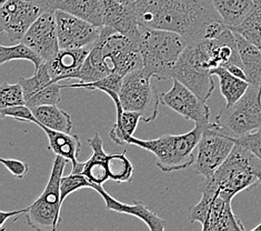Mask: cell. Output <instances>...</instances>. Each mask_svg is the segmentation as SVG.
Instances as JSON below:
<instances>
[{"label": "cell", "instance_id": "4316f807", "mask_svg": "<svg viewBox=\"0 0 261 231\" xmlns=\"http://www.w3.org/2000/svg\"><path fill=\"white\" fill-rule=\"evenodd\" d=\"M214 5L223 23L233 29L250 14L254 0H214Z\"/></svg>", "mask_w": 261, "mask_h": 231}, {"label": "cell", "instance_id": "6da1fadb", "mask_svg": "<svg viewBox=\"0 0 261 231\" xmlns=\"http://www.w3.org/2000/svg\"><path fill=\"white\" fill-rule=\"evenodd\" d=\"M132 8L140 26L173 31L189 42L216 38L228 28L214 0H137Z\"/></svg>", "mask_w": 261, "mask_h": 231}, {"label": "cell", "instance_id": "277c9868", "mask_svg": "<svg viewBox=\"0 0 261 231\" xmlns=\"http://www.w3.org/2000/svg\"><path fill=\"white\" fill-rule=\"evenodd\" d=\"M189 41L173 31L141 26L139 48L142 65L158 80L172 77V70Z\"/></svg>", "mask_w": 261, "mask_h": 231}, {"label": "cell", "instance_id": "8d00e7d4", "mask_svg": "<svg viewBox=\"0 0 261 231\" xmlns=\"http://www.w3.org/2000/svg\"><path fill=\"white\" fill-rule=\"evenodd\" d=\"M28 211V207L23 208L20 210H15V211H0V230L5 229V223L7 222L11 217H19L21 215H26Z\"/></svg>", "mask_w": 261, "mask_h": 231}, {"label": "cell", "instance_id": "f35d334b", "mask_svg": "<svg viewBox=\"0 0 261 231\" xmlns=\"http://www.w3.org/2000/svg\"><path fill=\"white\" fill-rule=\"evenodd\" d=\"M116 2L120 3V4H125V5H132V4L136 3L137 0H116Z\"/></svg>", "mask_w": 261, "mask_h": 231}, {"label": "cell", "instance_id": "8992f818", "mask_svg": "<svg viewBox=\"0 0 261 231\" xmlns=\"http://www.w3.org/2000/svg\"><path fill=\"white\" fill-rule=\"evenodd\" d=\"M152 74L145 67L123 77L119 95L123 109L139 112L141 120L151 122L158 116L160 95L151 84Z\"/></svg>", "mask_w": 261, "mask_h": 231}, {"label": "cell", "instance_id": "7402d4cb", "mask_svg": "<svg viewBox=\"0 0 261 231\" xmlns=\"http://www.w3.org/2000/svg\"><path fill=\"white\" fill-rule=\"evenodd\" d=\"M47 135L49 149L56 155L61 156L69 161H71L72 167L76 166L78 160V153L82 150V140L77 135H71L70 133H63V131L54 130L48 127L38 126Z\"/></svg>", "mask_w": 261, "mask_h": 231}, {"label": "cell", "instance_id": "e575fe53", "mask_svg": "<svg viewBox=\"0 0 261 231\" xmlns=\"http://www.w3.org/2000/svg\"><path fill=\"white\" fill-rule=\"evenodd\" d=\"M0 117H2L3 119H5V118H14V119L18 121L30 122L34 124L37 122L33 109H30L27 105L2 108V110H0Z\"/></svg>", "mask_w": 261, "mask_h": 231}, {"label": "cell", "instance_id": "e0dca14e", "mask_svg": "<svg viewBox=\"0 0 261 231\" xmlns=\"http://www.w3.org/2000/svg\"><path fill=\"white\" fill-rule=\"evenodd\" d=\"M103 26L113 28L127 38L139 43L141 26L137 21L132 5H125L116 0H102Z\"/></svg>", "mask_w": 261, "mask_h": 231}, {"label": "cell", "instance_id": "8fae6325", "mask_svg": "<svg viewBox=\"0 0 261 231\" xmlns=\"http://www.w3.org/2000/svg\"><path fill=\"white\" fill-rule=\"evenodd\" d=\"M213 76L211 70L202 66L189 42L173 68L171 78L179 80L194 91L201 100L207 102L215 90Z\"/></svg>", "mask_w": 261, "mask_h": 231}, {"label": "cell", "instance_id": "f1b7e54d", "mask_svg": "<svg viewBox=\"0 0 261 231\" xmlns=\"http://www.w3.org/2000/svg\"><path fill=\"white\" fill-rule=\"evenodd\" d=\"M135 167L127 157L126 151L117 155H109L108 173L109 180L118 184L130 183L133 180Z\"/></svg>", "mask_w": 261, "mask_h": 231}, {"label": "cell", "instance_id": "ba28073f", "mask_svg": "<svg viewBox=\"0 0 261 231\" xmlns=\"http://www.w3.org/2000/svg\"><path fill=\"white\" fill-rule=\"evenodd\" d=\"M229 136L249 134L261 127V87L251 86L237 102L225 106L215 121Z\"/></svg>", "mask_w": 261, "mask_h": 231}, {"label": "cell", "instance_id": "4dcf8cb0", "mask_svg": "<svg viewBox=\"0 0 261 231\" xmlns=\"http://www.w3.org/2000/svg\"><path fill=\"white\" fill-rule=\"evenodd\" d=\"M123 81V76L119 73H111L108 74L107 77L102 79H99L94 83H76L71 85H61V88H79V89H86L89 91L99 90L102 92L107 91H114L119 93L121 85Z\"/></svg>", "mask_w": 261, "mask_h": 231}, {"label": "cell", "instance_id": "5bb4252c", "mask_svg": "<svg viewBox=\"0 0 261 231\" xmlns=\"http://www.w3.org/2000/svg\"><path fill=\"white\" fill-rule=\"evenodd\" d=\"M39 56L43 62L51 60L60 50L57 19L53 10L45 11L20 40Z\"/></svg>", "mask_w": 261, "mask_h": 231}, {"label": "cell", "instance_id": "d6a6232c", "mask_svg": "<svg viewBox=\"0 0 261 231\" xmlns=\"http://www.w3.org/2000/svg\"><path fill=\"white\" fill-rule=\"evenodd\" d=\"M234 142L249 152L261 169V127L249 134L234 138Z\"/></svg>", "mask_w": 261, "mask_h": 231}, {"label": "cell", "instance_id": "f546056e", "mask_svg": "<svg viewBox=\"0 0 261 231\" xmlns=\"http://www.w3.org/2000/svg\"><path fill=\"white\" fill-rule=\"evenodd\" d=\"M12 60H28L33 62L35 69H38L42 64H45L32 48L21 41L15 46L2 45L0 47V65H5L6 62Z\"/></svg>", "mask_w": 261, "mask_h": 231}, {"label": "cell", "instance_id": "7c38bea8", "mask_svg": "<svg viewBox=\"0 0 261 231\" xmlns=\"http://www.w3.org/2000/svg\"><path fill=\"white\" fill-rule=\"evenodd\" d=\"M55 14L60 49L92 48L100 38L102 27L60 9L56 10Z\"/></svg>", "mask_w": 261, "mask_h": 231}, {"label": "cell", "instance_id": "5b68a950", "mask_svg": "<svg viewBox=\"0 0 261 231\" xmlns=\"http://www.w3.org/2000/svg\"><path fill=\"white\" fill-rule=\"evenodd\" d=\"M68 159L56 156L50 176L41 195L29 206L27 223L35 230H56L61 221V178Z\"/></svg>", "mask_w": 261, "mask_h": 231}, {"label": "cell", "instance_id": "484cf974", "mask_svg": "<svg viewBox=\"0 0 261 231\" xmlns=\"http://www.w3.org/2000/svg\"><path fill=\"white\" fill-rule=\"evenodd\" d=\"M211 73L219 79L220 92L225 98L226 106H231L237 102L250 87L247 80L236 77L223 66L215 68L211 70Z\"/></svg>", "mask_w": 261, "mask_h": 231}, {"label": "cell", "instance_id": "ffe728a7", "mask_svg": "<svg viewBox=\"0 0 261 231\" xmlns=\"http://www.w3.org/2000/svg\"><path fill=\"white\" fill-rule=\"evenodd\" d=\"M90 50L91 48L60 49L51 60L45 64L56 83H59L60 80L71 79L72 74L83 66Z\"/></svg>", "mask_w": 261, "mask_h": 231}, {"label": "cell", "instance_id": "d6986e66", "mask_svg": "<svg viewBox=\"0 0 261 231\" xmlns=\"http://www.w3.org/2000/svg\"><path fill=\"white\" fill-rule=\"evenodd\" d=\"M92 155L86 161H79L72 167V173H82L89 181L97 185H103L109 180L108 173V158L109 153L106 152L103 140L98 133L88 140Z\"/></svg>", "mask_w": 261, "mask_h": 231}, {"label": "cell", "instance_id": "cb8c5ba5", "mask_svg": "<svg viewBox=\"0 0 261 231\" xmlns=\"http://www.w3.org/2000/svg\"><path fill=\"white\" fill-rule=\"evenodd\" d=\"M57 9L69 12L98 27H103L102 0H61Z\"/></svg>", "mask_w": 261, "mask_h": 231}, {"label": "cell", "instance_id": "b9f144b4", "mask_svg": "<svg viewBox=\"0 0 261 231\" xmlns=\"http://www.w3.org/2000/svg\"><path fill=\"white\" fill-rule=\"evenodd\" d=\"M8 0H0V5H4L5 3H7Z\"/></svg>", "mask_w": 261, "mask_h": 231}, {"label": "cell", "instance_id": "1f68e13d", "mask_svg": "<svg viewBox=\"0 0 261 231\" xmlns=\"http://www.w3.org/2000/svg\"><path fill=\"white\" fill-rule=\"evenodd\" d=\"M26 105L23 89L19 83H3L0 86V108Z\"/></svg>", "mask_w": 261, "mask_h": 231}, {"label": "cell", "instance_id": "2e32d148", "mask_svg": "<svg viewBox=\"0 0 261 231\" xmlns=\"http://www.w3.org/2000/svg\"><path fill=\"white\" fill-rule=\"evenodd\" d=\"M23 89L24 100L30 109L43 105H58L61 100V84L56 83L46 64L35 69L33 77L18 80Z\"/></svg>", "mask_w": 261, "mask_h": 231}, {"label": "cell", "instance_id": "74e56055", "mask_svg": "<svg viewBox=\"0 0 261 231\" xmlns=\"http://www.w3.org/2000/svg\"><path fill=\"white\" fill-rule=\"evenodd\" d=\"M32 2H34L36 5H38L39 7H41L45 11H56L61 0H32Z\"/></svg>", "mask_w": 261, "mask_h": 231}, {"label": "cell", "instance_id": "4fadbf2b", "mask_svg": "<svg viewBox=\"0 0 261 231\" xmlns=\"http://www.w3.org/2000/svg\"><path fill=\"white\" fill-rule=\"evenodd\" d=\"M45 12L32 0H8L0 8V29L11 41H20L32 24Z\"/></svg>", "mask_w": 261, "mask_h": 231}, {"label": "cell", "instance_id": "836d02e7", "mask_svg": "<svg viewBox=\"0 0 261 231\" xmlns=\"http://www.w3.org/2000/svg\"><path fill=\"white\" fill-rule=\"evenodd\" d=\"M89 188V179L82 173H70L61 178V203L66 198L80 189Z\"/></svg>", "mask_w": 261, "mask_h": 231}, {"label": "cell", "instance_id": "7a4b0ae2", "mask_svg": "<svg viewBox=\"0 0 261 231\" xmlns=\"http://www.w3.org/2000/svg\"><path fill=\"white\" fill-rule=\"evenodd\" d=\"M210 121L196 122L194 129L182 135H161L156 139L142 140L133 136L128 145H134L156 156V165L164 172L187 169L195 164V150Z\"/></svg>", "mask_w": 261, "mask_h": 231}, {"label": "cell", "instance_id": "9c48e42d", "mask_svg": "<svg viewBox=\"0 0 261 231\" xmlns=\"http://www.w3.org/2000/svg\"><path fill=\"white\" fill-rule=\"evenodd\" d=\"M189 221L199 222L202 231L245 230L239 218L233 214L231 201L216 193L204 192L189 212Z\"/></svg>", "mask_w": 261, "mask_h": 231}, {"label": "cell", "instance_id": "d4e9b609", "mask_svg": "<svg viewBox=\"0 0 261 231\" xmlns=\"http://www.w3.org/2000/svg\"><path fill=\"white\" fill-rule=\"evenodd\" d=\"M37 119L36 126L48 127L54 130L69 134L72 129L71 116L67 111L60 109L58 105H43L33 109Z\"/></svg>", "mask_w": 261, "mask_h": 231}, {"label": "cell", "instance_id": "83f0119b", "mask_svg": "<svg viewBox=\"0 0 261 231\" xmlns=\"http://www.w3.org/2000/svg\"><path fill=\"white\" fill-rule=\"evenodd\" d=\"M261 50V0H254L250 14L239 26L232 29Z\"/></svg>", "mask_w": 261, "mask_h": 231}, {"label": "cell", "instance_id": "44dd1931", "mask_svg": "<svg viewBox=\"0 0 261 231\" xmlns=\"http://www.w3.org/2000/svg\"><path fill=\"white\" fill-rule=\"evenodd\" d=\"M106 95L111 98L116 108V121L113 129L110 130V139L118 146L128 145L129 139L134 136L139 121L141 120V115L139 112L123 109L119 95L117 92L107 91Z\"/></svg>", "mask_w": 261, "mask_h": 231}, {"label": "cell", "instance_id": "603a6c76", "mask_svg": "<svg viewBox=\"0 0 261 231\" xmlns=\"http://www.w3.org/2000/svg\"><path fill=\"white\" fill-rule=\"evenodd\" d=\"M234 34L247 81L251 86L261 87V50L240 34Z\"/></svg>", "mask_w": 261, "mask_h": 231}, {"label": "cell", "instance_id": "9a60e30c", "mask_svg": "<svg viewBox=\"0 0 261 231\" xmlns=\"http://www.w3.org/2000/svg\"><path fill=\"white\" fill-rule=\"evenodd\" d=\"M160 101L187 120L210 121V109L207 102L177 79H173L169 90L160 93Z\"/></svg>", "mask_w": 261, "mask_h": 231}, {"label": "cell", "instance_id": "60d3db41", "mask_svg": "<svg viewBox=\"0 0 261 231\" xmlns=\"http://www.w3.org/2000/svg\"><path fill=\"white\" fill-rule=\"evenodd\" d=\"M257 176H258V183L261 184V169L257 171Z\"/></svg>", "mask_w": 261, "mask_h": 231}, {"label": "cell", "instance_id": "d590c367", "mask_svg": "<svg viewBox=\"0 0 261 231\" xmlns=\"http://www.w3.org/2000/svg\"><path fill=\"white\" fill-rule=\"evenodd\" d=\"M0 162L6 167V169H7L12 176H15L18 179H23L29 171V165L24 164L21 160L2 158L0 159Z\"/></svg>", "mask_w": 261, "mask_h": 231}, {"label": "cell", "instance_id": "ab89813d", "mask_svg": "<svg viewBox=\"0 0 261 231\" xmlns=\"http://www.w3.org/2000/svg\"><path fill=\"white\" fill-rule=\"evenodd\" d=\"M252 231H261V222L257 224V226L252 229Z\"/></svg>", "mask_w": 261, "mask_h": 231}, {"label": "cell", "instance_id": "ac0fdd59", "mask_svg": "<svg viewBox=\"0 0 261 231\" xmlns=\"http://www.w3.org/2000/svg\"><path fill=\"white\" fill-rule=\"evenodd\" d=\"M89 188L94 189L101 196L106 208L108 210L138 218V219L144 221L147 224L148 229L151 231H164L167 228V221L157 216L151 210H149L147 206L142 201H135L134 203L121 202L106 191L102 185H97L91 183V181H89Z\"/></svg>", "mask_w": 261, "mask_h": 231}, {"label": "cell", "instance_id": "30bf717a", "mask_svg": "<svg viewBox=\"0 0 261 231\" xmlns=\"http://www.w3.org/2000/svg\"><path fill=\"white\" fill-rule=\"evenodd\" d=\"M236 145L234 138L216 122L204 129L197 146L195 168L203 178L210 177L223 164Z\"/></svg>", "mask_w": 261, "mask_h": 231}, {"label": "cell", "instance_id": "52a82bcc", "mask_svg": "<svg viewBox=\"0 0 261 231\" xmlns=\"http://www.w3.org/2000/svg\"><path fill=\"white\" fill-rule=\"evenodd\" d=\"M96 47L109 74L119 73L125 77L129 72L144 67L139 43L117 33L113 28L102 27Z\"/></svg>", "mask_w": 261, "mask_h": 231}, {"label": "cell", "instance_id": "3957f363", "mask_svg": "<svg viewBox=\"0 0 261 231\" xmlns=\"http://www.w3.org/2000/svg\"><path fill=\"white\" fill-rule=\"evenodd\" d=\"M259 167L246 149L236 143L228 158L210 177L203 178L199 185L201 193H216L232 201L239 192L258 183Z\"/></svg>", "mask_w": 261, "mask_h": 231}]
</instances>
